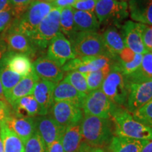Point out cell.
<instances>
[{
    "label": "cell",
    "mask_w": 152,
    "mask_h": 152,
    "mask_svg": "<svg viewBox=\"0 0 152 152\" xmlns=\"http://www.w3.org/2000/svg\"><path fill=\"white\" fill-rule=\"evenodd\" d=\"M11 9L9 0H0V12Z\"/></svg>",
    "instance_id": "46"
},
{
    "label": "cell",
    "mask_w": 152,
    "mask_h": 152,
    "mask_svg": "<svg viewBox=\"0 0 152 152\" xmlns=\"http://www.w3.org/2000/svg\"><path fill=\"white\" fill-rule=\"evenodd\" d=\"M98 0H85V1H77L73 7L76 10L85 11H94Z\"/></svg>",
    "instance_id": "39"
},
{
    "label": "cell",
    "mask_w": 152,
    "mask_h": 152,
    "mask_svg": "<svg viewBox=\"0 0 152 152\" xmlns=\"http://www.w3.org/2000/svg\"><path fill=\"white\" fill-rule=\"evenodd\" d=\"M126 77L128 83L152 81V52H149L144 54L140 67Z\"/></svg>",
    "instance_id": "29"
},
{
    "label": "cell",
    "mask_w": 152,
    "mask_h": 152,
    "mask_svg": "<svg viewBox=\"0 0 152 152\" xmlns=\"http://www.w3.org/2000/svg\"><path fill=\"white\" fill-rule=\"evenodd\" d=\"M42 1H47V2H49V3H51V2H52V1H54V0H42Z\"/></svg>",
    "instance_id": "51"
},
{
    "label": "cell",
    "mask_w": 152,
    "mask_h": 152,
    "mask_svg": "<svg viewBox=\"0 0 152 152\" xmlns=\"http://www.w3.org/2000/svg\"><path fill=\"white\" fill-rule=\"evenodd\" d=\"M143 58V55L140 54H136L134 58L132 61L129 63H118L120 67H121V71L125 75L128 76L132 74L134 71L141 65V63ZM116 61V60H115Z\"/></svg>",
    "instance_id": "37"
},
{
    "label": "cell",
    "mask_w": 152,
    "mask_h": 152,
    "mask_svg": "<svg viewBox=\"0 0 152 152\" xmlns=\"http://www.w3.org/2000/svg\"><path fill=\"white\" fill-rule=\"evenodd\" d=\"M94 12L100 23L118 25L128 17V4L121 0H98Z\"/></svg>",
    "instance_id": "7"
},
{
    "label": "cell",
    "mask_w": 152,
    "mask_h": 152,
    "mask_svg": "<svg viewBox=\"0 0 152 152\" xmlns=\"http://www.w3.org/2000/svg\"><path fill=\"white\" fill-rule=\"evenodd\" d=\"M128 4L129 14L133 20L152 26V0H131Z\"/></svg>",
    "instance_id": "23"
},
{
    "label": "cell",
    "mask_w": 152,
    "mask_h": 152,
    "mask_svg": "<svg viewBox=\"0 0 152 152\" xmlns=\"http://www.w3.org/2000/svg\"><path fill=\"white\" fill-rule=\"evenodd\" d=\"M7 43L2 36H0V59L4 54L7 52Z\"/></svg>",
    "instance_id": "45"
},
{
    "label": "cell",
    "mask_w": 152,
    "mask_h": 152,
    "mask_svg": "<svg viewBox=\"0 0 152 152\" xmlns=\"http://www.w3.org/2000/svg\"><path fill=\"white\" fill-rule=\"evenodd\" d=\"M151 99L152 81L129 83V92L125 109L132 114Z\"/></svg>",
    "instance_id": "15"
},
{
    "label": "cell",
    "mask_w": 152,
    "mask_h": 152,
    "mask_svg": "<svg viewBox=\"0 0 152 152\" xmlns=\"http://www.w3.org/2000/svg\"><path fill=\"white\" fill-rule=\"evenodd\" d=\"M134 119L152 128V99L132 113Z\"/></svg>",
    "instance_id": "34"
},
{
    "label": "cell",
    "mask_w": 152,
    "mask_h": 152,
    "mask_svg": "<svg viewBox=\"0 0 152 152\" xmlns=\"http://www.w3.org/2000/svg\"><path fill=\"white\" fill-rule=\"evenodd\" d=\"M141 152H152V140L148 142L147 145L142 149Z\"/></svg>",
    "instance_id": "48"
},
{
    "label": "cell",
    "mask_w": 152,
    "mask_h": 152,
    "mask_svg": "<svg viewBox=\"0 0 152 152\" xmlns=\"http://www.w3.org/2000/svg\"><path fill=\"white\" fill-rule=\"evenodd\" d=\"M14 116L33 118L39 115V106L33 94L26 96L12 106Z\"/></svg>",
    "instance_id": "27"
},
{
    "label": "cell",
    "mask_w": 152,
    "mask_h": 152,
    "mask_svg": "<svg viewBox=\"0 0 152 152\" xmlns=\"http://www.w3.org/2000/svg\"><path fill=\"white\" fill-rule=\"evenodd\" d=\"M145 25L140 23L128 20L122 26L121 34L125 46L135 54L144 55L149 52L146 49L142 39V33Z\"/></svg>",
    "instance_id": "14"
},
{
    "label": "cell",
    "mask_w": 152,
    "mask_h": 152,
    "mask_svg": "<svg viewBox=\"0 0 152 152\" xmlns=\"http://www.w3.org/2000/svg\"><path fill=\"white\" fill-rule=\"evenodd\" d=\"M35 132L39 134L46 147L62 138L65 127L57 123L50 115L35 117Z\"/></svg>",
    "instance_id": "11"
},
{
    "label": "cell",
    "mask_w": 152,
    "mask_h": 152,
    "mask_svg": "<svg viewBox=\"0 0 152 152\" xmlns=\"http://www.w3.org/2000/svg\"><path fill=\"white\" fill-rule=\"evenodd\" d=\"M64 80L83 94H87L90 92L87 87L86 75L85 73L78 71L68 72Z\"/></svg>",
    "instance_id": "33"
},
{
    "label": "cell",
    "mask_w": 152,
    "mask_h": 152,
    "mask_svg": "<svg viewBox=\"0 0 152 152\" xmlns=\"http://www.w3.org/2000/svg\"><path fill=\"white\" fill-rule=\"evenodd\" d=\"M35 0H9L15 20H18Z\"/></svg>",
    "instance_id": "36"
},
{
    "label": "cell",
    "mask_w": 152,
    "mask_h": 152,
    "mask_svg": "<svg viewBox=\"0 0 152 152\" xmlns=\"http://www.w3.org/2000/svg\"><path fill=\"white\" fill-rule=\"evenodd\" d=\"M149 140L114 136L112 138L107 150L110 152H141Z\"/></svg>",
    "instance_id": "24"
},
{
    "label": "cell",
    "mask_w": 152,
    "mask_h": 152,
    "mask_svg": "<svg viewBox=\"0 0 152 152\" xmlns=\"http://www.w3.org/2000/svg\"><path fill=\"white\" fill-rule=\"evenodd\" d=\"M106 152H110V151H108L107 149H106Z\"/></svg>",
    "instance_id": "53"
},
{
    "label": "cell",
    "mask_w": 152,
    "mask_h": 152,
    "mask_svg": "<svg viewBox=\"0 0 152 152\" xmlns=\"http://www.w3.org/2000/svg\"><path fill=\"white\" fill-rule=\"evenodd\" d=\"M86 95L78 92L68 82L63 80L55 86L53 97L54 102L61 101L70 102L82 109Z\"/></svg>",
    "instance_id": "20"
},
{
    "label": "cell",
    "mask_w": 152,
    "mask_h": 152,
    "mask_svg": "<svg viewBox=\"0 0 152 152\" xmlns=\"http://www.w3.org/2000/svg\"><path fill=\"white\" fill-rule=\"evenodd\" d=\"M106 96L114 104L126 108L129 92V83L117 61L113 60L111 70L101 87Z\"/></svg>",
    "instance_id": "3"
},
{
    "label": "cell",
    "mask_w": 152,
    "mask_h": 152,
    "mask_svg": "<svg viewBox=\"0 0 152 152\" xmlns=\"http://www.w3.org/2000/svg\"><path fill=\"white\" fill-rule=\"evenodd\" d=\"M22 77L20 75L11 71L4 63L0 59V79L2 85L4 97L8 95Z\"/></svg>",
    "instance_id": "31"
},
{
    "label": "cell",
    "mask_w": 152,
    "mask_h": 152,
    "mask_svg": "<svg viewBox=\"0 0 152 152\" xmlns=\"http://www.w3.org/2000/svg\"><path fill=\"white\" fill-rule=\"evenodd\" d=\"M80 126L83 141L93 147L106 149L115 136V128L111 118L84 115Z\"/></svg>",
    "instance_id": "1"
},
{
    "label": "cell",
    "mask_w": 152,
    "mask_h": 152,
    "mask_svg": "<svg viewBox=\"0 0 152 152\" xmlns=\"http://www.w3.org/2000/svg\"><path fill=\"white\" fill-rule=\"evenodd\" d=\"M111 64L96 71L85 74L89 92L101 89L104 81L105 80L108 74L109 73L110 70H111Z\"/></svg>",
    "instance_id": "32"
},
{
    "label": "cell",
    "mask_w": 152,
    "mask_h": 152,
    "mask_svg": "<svg viewBox=\"0 0 152 152\" xmlns=\"http://www.w3.org/2000/svg\"><path fill=\"white\" fill-rule=\"evenodd\" d=\"M135 53L133 52L130 49L125 47L119 53L116 58L114 60H116L120 63H129L134 58Z\"/></svg>",
    "instance_id": "41"
},
{
    "label": "cell",
    "mask_w": 152,
    "mask_h": 152,
    "mask_svg": "<svg viewBox=\"0 0 152 152\" xmlns=\"http://www.w3.org/2000/svg\"><path fill=\"white\" fill-rule=\"evenodd\" d=\"M121 1H131V0H121Z\"/></svg>",
    "instance_id": "52"
},
{
    "label": "cell",
    "mask_w": 152,
    "mask_h": 152,
    "mask_svg": "<svg viewBox=\"0 0 152 152\" xmlns=\"http://www.w3.org/2000/svg\"><path fill=\"white\" fill-rule=\"evenodd\" d=\"M87 152H106V149L99 147H93L89 146Z\"/></svg>",
    "instance_id": "47"
},
{
    "label": "cell",
    "mask_w": 152,
    "mask_h": 152,
    "mask_svg": "<svg viewBox=\"0 0 152 152\" xmlns=\"http://www.w3.org/2000/svg\"><path fill=\"white\" fill-rule=\"evenodd\" d=\"M32 66L34 72L40 80H48L57 84L64 78V72L61 68L49 60L47 56L37 58Z\"/></svg>",
    "instance_id": "17"
},
{
    "label": "cell",
    "mask_w": 152,
    "mask_h": 152,
    "mask_svg": "<svg viewBox=\"0 0 152 152\" xmlns=\"http://www.w3.org/2000/svg\"><path fill=\"white\" fill-rule=\"evenodd\" d=\"M102 38L107 56L113 60L115 59L119 53L126 47L122 34L114 26L104 31Z\"/></svg>",
    "instance_id": "21"
},
{
    "label": "cell",
    "mask_w": 152,
    "mask_h": 152,
    "mask_svg": "<svg viewBox=\"0 0 152 152\" xmlns=\"http://www.w3.org/2000/svg\"><path fill=\"white\" fill-rule=\"evenodd\" d=\"M0 137L2 140L4 152H24V142L5 123L0 125Z\"/></svg>",
    "instance_id": "28"
},
{
    "label": "cell",
    "mask_w": 152,
    "mask_h": 152,
    "mask_svg": "<svg viewBox=\"0 0 152 152\" xmlns=\"http://www.w3.org/2000/svg\"><path fill=\"white\" fill-rule=\"evenodd\" d=\"M46 56L60 68L68 61L76 58L71 42L61 32L49 43Z\"/></svg>",
    "instance_id": "10"
},
{
    "label": "cell",
    "mask_w": 152,
    "mask_h": 152,
    "mask_svg": "<svg viewBox=\"0 0 152 152\" xmlns=\"http://www.w3.org/2000/svg\"><path fill=\"white\" fill-rule=\"evenodd\" d=\"M70 42L76 57L107 56L102 35L96 32H77Z\"/></svg>",
    "instance_id": "6"
},
{
    "label": "cell",
    "mask_w": 152,
    "mask_h": 152,
    "mask_svg": "<svg viewBox=\"0 0 152 152\" xmlns=\"http://www.w3.org/2000/svg\"><path fill=\"white\" fill-rule=\"evenodd\" d=\"M142 39L147 52H152V26L145 25L142 33Z\"/></svg>",
    "instance_id": "40"
},
{
    "label": "cell",
    "mask_w": 152,
    "mask_h": 152,
    "mask_svg": "<svg viewBox=\"0 0 152 152\" xmlns=\"http://www.w3.org/2000/svg\"><path fill=\"white\" fill-rule=\"evenodd\" d=\"M4 34L1 36L7 43V50L23 53L29 57L35 54L37 49L29 38L18 31L14 20L10 26L4 30Z\"/></svg>",
    "instance_id": "13"
},
{
    "label": "cell",
    "mask_w": 152,
    "mask_h": 152,
    "mask_svg": "<svg viewBox=\"0 0 152 152\" xmlns=\"http://www.w3.org/2000/svg\"><path fill=\"white\" fill-rule=\"evenodd\" d=\"M74 9L72 7H66L61 9L60 15V32L64 36L71 40L76 33L73 19Z\"/></svg>",
    "instance_id": "30"
},
{
    "label": "cell",
    "mask_w": 152,
    "mask_h": 152,
    "mask_svg": "<svg viewBox=\"0 0 152 152\" xmlns=\"http://www.w3.org/2000/svg\"><path fill=\"white\" fill-rule=\"evenodd\" d=\"M0 99H5L4 95L3 87H2V85H1V79H0Z\"/></svg>",
    "instance_id": "49"
},
{
    "label": "cell",
    "mask_w": 152,
    "mask_h": 152,
    "mask_svg": "<svg viewBox=\"0 0 152 152\" xmlns=\"http://www.w3.org/2000/svg\"><path fill=\"white\" fill-rule=\"evenodd\" d=\"M52 8L50 3L35 0L18 20L14 19L15 26L19 32L30 38Z\"/></svg>",
    "instance_id": "4"
},
{
    "label": "cell",
    "mask_w": 152,
    "mask_h": 152,
    "mask_svg": "<svg viewBox=\"0 0 152 152\" xmlns=\"http://www.w3.org/2000/svg\"><path fill=\"white\" fill-rule=\"evenodd\" d=\"M14 20L12 9H8L0 12V33L7 29Z\"/></svg>",
    "instance_id": "38"
},
{
    "label": "cell",
    "mask_w": 152,
    "mask_h": 152,
    "mask_svg": "<svg viewBox=\"0 0 152 152\" xmlns=\"http://www.w3.org/2000/svg\"><path fill=\"white\" fill-rule=\"evenodd\" d=\"M77 1H85V0H77Z\"/></svg>",
    "instance_id": "54"
},
{
    "label": "cell",
    "mask_w": 152,
    "mask_h": 152,
    "mask_svg": "<svg viewBox=\"0 0 152 152\" xmlns=\"http://www.w3.org/2000/svg\"><path fill=\"white\" fill-rule=\"evenodd\" d=\"M47 152H64L61 143V139L47 147Z\"/></svg>",
    "instance_id": "44"
},
{
    "label": "cell",
    "mask_w": 152,
    "mask_h": 152,
    "mask_svg": "<svg viewBox=\"0 0 152 152\" xmlns=\"http://www.w3.org/2000/svg\"><path fill=\"white\" fill-rule=\"evenodd\" d=\"M77 2V0H54L50 4L53 7L64 9L66 7H73Z\"/></svg>",
    "instance_id": "43"
},
{
    "label": "cell",
    "mask_w": 152,
    "mask_h": 152,
    "mask_svg": "<svg viewBox=\"0 0 152 152\" xmlns=\"http://www.w3.org/2000/svg\"><path fill=\"white\" fill-rule=\"evenodd\" d=\"M80 123L71 125L66 128L61 138V143L64 152L78 151L83 141Z\"/></svg>",
    "instance_id": "26"
},
{
    "label": "cell",
    "mask_w": 152,
    "mask_h": 152,
    "mask_svg": "<svg viewBox=\"0 0 152 152\" xmlns=\"http://www.w3.org/2000/svg\"><path fill=\"white\" fill-rule=\"evenodd\" d=\"M8 102L5 99H0V125L5 123L11 116V112Z\"/></svg>",
    "instance_id": "42"
},
{
    "label": "cell",
    "mask_w": 152,
    "mask_h": 152,
    "mask_svg": "<svg viewBox=\"0 0 152 152\" xmlns=\"http://www.w3.org/2000/svg\"><path fill=\"white\" fill-rule=\"evenodd\" d=\"M5 123L24 143L35 132V117L20 118L11 115L7 118Z\"/></svg>",
    "instance_id": "22"
},
{
    "label": "cell",
    "mask_w": 152,
    "mask_h": 152,
    "mask_svg": "<svg viewBox=\"0 0 152 152\" xmlns=\"http://www.w3.org/2000/svg\"><path fill=\"white\" fill-rule=\"evenodd\" d=\"M38 76L33 70L29 75L22 77V79L15 85L10 91L5 99L11 106H12L17 101L26 96L33 94L34 89L37 82L39 80Z\"/></svg>",
    "instance_id": "19"
},
{
    "label": "cell",
    "mask_w": 152,
    "mask_h": 152,
    "mask_svg": "<svg viewBox=\"0 0 152 152\" xmlns=\"http://www.w3.org/2000/svg\"><path fill=\"white\" fill-rule=\"evenodd\" d=\"M62 9L53 7L42 20L29 39L36 49H45L50 42L60 32V15Z\"/></svg>",
    "instance_id": "5"
},
{
    "label": "cell",
    "mask_w": 152,
    "mask_h": 152,
    "mask_svg": "<svg viewBox=\"0 0 152 152\" xmlns=\"http://www.w3.org/2000/svg\"><path fill=\"white\" fill-rule=\"evenodd\" d=\"M49 115L57 123L65 128L80 123L84 116L81 108L66 101L54 102Z\"/></svg>",
    "instance_id": "9"
},
{
    "label": "cell",
    "mask_w": 152,
    "mask_h": 152,
    "mask_svg": "<svg viewBox=\"0 0 152 152\" xmlns=\"http://www.w3.org/2000/svg\"><path fill=\"white\" fill-rule=\"evenodd\" d=\"M24 152H47L46 146L36 132L24 143Z\"/></svg>",
    "instance_id": "35"
},
{
    "label": "cell",
    "mask_w": 152,
    "mask_h": 152,
    "mask_svg": "<svg viewBox=\"0 0 152 152\" xmlns=\"http://www.w3.org/2000/svg\"><path fill=\"white\" fill-rule=\"evenodd\" d=\"M118 107L99 89L90 92L86 95L82 109L84 115L109 119L111 118Z\"/></svg>",
    "instance_id": "8"
},
{
    "label": "cell",
    "mask_w": 152,
    "mask_h": 152,
    "mask_svg": "<svg viewBox=\"0 0 152 152\" xmlns=\"http://www.w3.org/2000/svg\"><path fill=\"white\" fill-rule=\"evenodd\" d=\"M0 152H4V146L1 137H0Z\"/></svg>",
    "instance_id": "50"
},
{
    "label": "cell",
    "mask_w": 152,
    "mask_h": 152,
    "mask_svg": "<svg viewBox=\"0 0 152 152\" xmlns=\"http://www.w3.org/2000/svg\"><path fill=\"white\" fill-rule=\"evenodd\" d=\"M73 19L77 32H96L100 27L94 11H85L74 9Z\"/></svg>",
    "instance_id": "25"
},
{
    "label": "cell",
    "mask_w": 152,
    "mask_h": 152,
    "mask_svg": "<svg viewBox=\"0 0 152 152\" xmlns=\"http://www.w3.org/2000/svg\"><path fill=\"white\" fill-rule=\"evenodd\" d=\"M113 59L108 56L76 57L64 64L61 68L63 71H78L87 74L102 69L106 66L111 64Z\"/></svg>",
    "instance_id": "12"
},
{
    "label": "cell",
    "mask_w": 152,
    "mask_h": 152,
    "mask_svg": "<svg viewBox=\"0 0 152 152\" xmlns=\"http://www.w3.org/2000/svg\"><path fill=\"white\" fill-rule=\"evenodd\" d=\"M56 84L52 82L39 80L36 84L33 95L39 106V115H48L54 104V90Z\"/></svg>",
    "instance_id": "16"
},
{
    "label": "cell",
    "mask_w": 152,
    "mask_h": 152,
    "mask_svg": "<svg viewBox=\"0 0 152 152\" xmlns=\"http://www.w3.org/2000/svg\"><path fill=\"white\" fill-rule=\"evenodd\" d=\"M115 135L141 140H152V128L133 118L125 108L118 106L111 117Z\"/></svg>",
    "instance_id": "2"
},
{
    "label": "cell",
    "mask_w": 152,
    "mask_h": 152,
    "mask_svg": "<svg viewBox=\"0 0 152 152\" xmlns=\"http://www.w3.org/2000/svg\"><path fill=\"white\" fill-rule=\"evenodd\" d=\"M1 60L11 71L23 77L29 75L33 70V64L30 57L23 53L8 51L3 55Z\"/></svg>",
    "instance_id": "18"
}]
</instances>
